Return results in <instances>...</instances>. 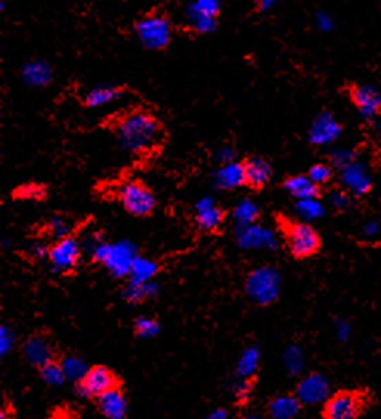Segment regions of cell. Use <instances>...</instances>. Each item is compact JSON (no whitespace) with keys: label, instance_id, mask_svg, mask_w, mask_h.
Listing matches in <instances>:
<instances>
[{"label":"cell","instance_id":"obj_1","mask_svg":"<svg viewBox=\"0 0 381 419\" xmlns=\"http://www.w3.org/2000/svg\"><path fill=\"white\" fill-rule=\"evenodd\" d=\"M119 144L132 154L152 150L163 139V127L154 115L135 110L124 115L115 125Z\"/></svg>","mask_w":381,"mask_h":419},{"label":"cell","instance_id":"obj_2","mask_svg":"<svg viewBox=\"0 0 381 419\" xmlns=\"http://www.w3.org/2000/svg\"><path fill=\"white\" fill-rule=\"evenodd\" d=\"M135 34L148 50H163L172 40V23L165 16L148 14L135 23Z\"/></svg>","mask_w":381,"mask_h":419},{"label":"cell","instance_id":"obj_3","mask_svg":"<svg viewBox=\"0 0 381 419\" xmlns=\"http://www.w3.org/2000/svg\"><path fill=\"white\" fill-rule=\"evenodd\" d=\"M284 235H286L288 251L296 259L312 257L321 248V237L310 224L288 222L284 226Z\"/></svg>","mask_w":381,"mask_h":419},{"label":"cell","instance_id":"obj_4","mask_svg":"<svg viewBox=\"0 0 381 419\" xmlns=\"http://www.w3.org/2000/svg\"><path fill=\"white\" fill-rule=\"evenodd\" d=\"M118 198L123 208L134 217H148L154 212L157 198L141 181L132 180L119 186Z\"/></svg>","mask_w":381,"mask_h":419},{"label":"cell","instance_id":"obj_5","mask_svg":"<svg viewBox=\"0 0 381 419\" xmlns=\"http://www.w3.org/2000/svg\"><path fill=\"white\" fill-rule=\"evenodd\" d=\"M281 288V276L279 272L273 268H259L253 271L246 278L245 289L248 296L254 302L261 303V305H268L275 302L279 296Z\"/></svg>","mask_w":381,"mask_h":419},{"label":"cell","instance_id":"obj_6","mask_svg":"<svg viewBox=\"0 0 381 419\" xmlns=\"http://www.w3.org/2000/svg\"><path fill=\"white\" fill-rule=\"evenodd\" d=\"M121 385L118 376L106 366L90 367L86 374L78 381L76 390L82 398H98L100 394L106 393L112 388Z\"/></svg>","mask_w":381,"mask_h":419},{"label":"cell","instance_id":"obj_7","mask_svg":"<svg viewBox=\"0 0 381 419\" xmlns=\"http://www.w3.org/2000/svg\"><path fill=\"white\" fill-rule=\"evenodd\" d=\"M95 259L117 277L129 274L135 260L132 249L126 245H102L95 251Z\"/></svg>","mask_w":381,"mask_h":419},{"label":"cell","instance_id":"obj_8","mask_svg":"<svg viewBox=\"0 0 381 419\" xmlns=\"http://www.w3.org/2000/svg\"><path fill=\"white\" fill-rule=\"evenodd\" d=\"M362 411V399L352 392H340L327 398L323 416L327 419H355Z\"/></svg>","mask_w":381,"mask_h":419},{"label":"cell","instance_id":"obj_9","mask_svg":"<svg viewBox=\"0 0 381 419\" xmlns=\"http://www.w3.org/2000/svg\"><path fill=\"white\" fill-rule=\"evenodd\" d=\"M48 259L51 265L59 271H70L80 262L81 246L75 237L65 235L58 239L51 248H48Z\"/></svg>","mask_w":381,"mask_h":419},{"label":"cell","instance_id":"obj_10","mask_svg":"<svg viewBox=\"0 0 381 419\" xmlns=\"http://www.w3.org/2000/svg\"><path fill=\"white\" fill-rule=\"evenodd\" d=\"M330 393L329 381L324 378L321 373H312L302 379L298 388H296V396L302 404L313 405L319 404L323 400H327Z\"/></svg>","mask_w":381,"mask_h":419},{"label":"cell","instance_id":"obj_11","mask_svg":"<svg viewBox=\"0 0 381 419\" xmlns=\"http://www.w3.org/2000/svg\"><path fill=\"white\" fill-rule=\"evenodd\" d=\"M54 345L50 341V337L42 336V334H33L28 337L22 345V355L25 359L32 363L33 367L39 368L44 366L45 362L54 359Z\"/></svg>","mask_w":381,"mask_h":419},{"label":"cell","instance_id":"obj_12","mask_svg":"<svg viewBox=\"0 0 381 419\" xmlns=\"http://www.w3.org/2000/svg\"><path fill=\"white\" fill-rule=\"evenodd\" d=\"M341 130L343 127L338 123L334 115L330 112H323L319 113L312 123L308 138H310V143L316 145L330 144L341 135Z\"/></svg>","mask_w":381,"mask_h":419},{"label":"cell","instance_id":"obj_13","mask_svg":"<svg viewBox=\"0 0 381 419\" xmlns=\"http://www.w3.org/2000/svg\"><path fill=\"white\" fill-rule=\"evenodd\" d=\"M350 98L362 118L372 119L381 112V93L372 86H360L350 90Z\"/></svg>","mask_w":381,"mask_h":419},{"label":"cell","instance_id":"obj_14","mask_svg":"<svg viewBox=\"0 0 381 419\" xmlns=\"http://www.w3.org/2000/svg\"><path fill=\"white\" fill-rule=\"evenodd\" d=\"M244 172H245V186L253 191H261L268 184L271 180V166L267 160L261 156H251L244 161Z\"/></svg>","mask_w":381,"mask_h":419},{"label":"cell","instance_id":"obj_15","mask_svg":"<svg viewBox=\"0 0 381 419\" xmlns=\"http://www.w3.org/2000/svg\"><path fill=\"white\" fill-rule=\"evenodd\" d=\"M343 183L346 184L355 195H365L372 187V178L369 175L367 169L361 163L352 161L347 166L343 167L341 173Z\"/></svg>","mask_w":381,"mask_h":419},{"label":"cell","instance_id":"obj_16","mask_svg":"<svg viewBox=\"0 0 381 419\" xmlns=\"http://www.w3.org/2000/svg\"><path fill=\"white\" fill-rule=\"evenodd\" d=\"M21 77L22 81L30 87H45L53 81L54 73L50 64L45 60H28V62L22 67L21 70Z\"/></svg>","mask_w":381,"mask_h":419},{"label":"cell","instance_id":"obj_17","mask_svg":"<svg viewBox=\"0 0 381 419\" xmlns=\"http://www.w3.org/2000/svg\"><path fill=\"white\" fill-rule=\"evenodd\" d=\"M100 411L108 419H123L127 415V403L121 387L112 388L96 398Z\"/></svg>","mask_w":381,"mask_h":419},{"label":"cell","instance_id":"obj_18","mask_svg":"<svg viewBox=\"0 0 381 419\" xmlns=\"http://www.w3.org/2000/svg\"><path fill=\"white\" fill-rule=\"evenodd\" d=\"M223 220H225V211L211 203L208 198L197 204L196 224L203 232H214L222 226Z\"/></svg>","mask_w":381,"mask_h":419},{"label":"cell","instance_id":"obj_19","mask_svg":"<svg viewBox=\"0 0 381 419\" xmlns=\"http://www.w3.org/2000/svg\"><path fill=\"white\" fill-rule=\"evenodd\" d=\"M284 189L298 200H312L321 195L319 184L313 183L308 175H295V177L287 178L284 181Z\"/></svg>","mask_w":381,"mask_h":419},{"label":"cell","instance_id":"obj_20","mask_svg":"<svg viewBox=\"0 0 381 419\" xmlns=\"http://www.w3.org/2000/svg\"><path fill=\"white\" fill-rule=\"evenodd\" d=\"M216 181L220 189H234V187L245 184L244 163H231L223 166L216 173Z\"/></svg>","mask_w":381,"mask_h":419},{"label":"cell","instance_id":"obj_21","mask_svg":"<svg viewBox=\"0 0 381 419\" xmlns=\"http://www.w3.org/2000/svg\"><path fill=\"white\" fill-rule=\"evenodd\" d=\"M298 396H279L268 404V415L275 419H292L301 410Z\"/></svg>","mask_w":381,"mask_h":419},{"label":"cell","instance_id":"obj_22","mask_svg":"<svg viewBox=\"0 0 381 419\" xmlns=\"http://www.w3.org/2000/svg\"><path fill=\"white\" fill-rule=\"evenodd\" d=\"M124 90L121 87H96L93 90H90V92L84 96L82 98V104L90 108L95 107H101L106 104H111L112 101L119 99L121 96H123Z\"/></svg>","mask_w":381,"mask_h":419},{"label":"cell","instance_id":"obj_23","mask_svg":"<svg viewBox=\"0 0 381 419\" xmlns=\"http://www.w3.org/2000/svg\"><path fill=\"white\" fill-rule=\"evenodd\" d=\"M157 271H159V266H157L154 262H150V260L146 259L135 257L129 272L130 285H144L149 278H152L157 274Z\"/></svg>","mask_w":381,"mask_h":419},{"label":"cell","instance_id":"obj_24","mask_svg":"<svg viewBox=\"0 0 381 419\" xmlns=\"http://www.w3.org/2000/svg\"><path fill=\"white\" fill-rule=\"evenodd\" d=\"M39 374L42 381L47 382L48 385H60L67 379L62 362H58L56 359L48 361L44 366L39 367Z\"/></svg>","mask_w":381,"mask_h":419},{"label":"cell","instance_id":"obj_25","mask_svg":"<svg viewBox=\"0 0 381 419\" xmlns=\"http://www.w3.org/2000/svg\"><path fill=\"white\" fill-rule=\"evenodd\" d=\"M220 13V0H192L189 7L186 10V17L192 19V17L198 16H208V17H217Z\"/></svg>","mask_w":381,"mask_h":419},{"label":"cell","instance_id":"obj_26","mask_svg":"<svg viewBox=\"0 0 381 419\" xmlns=\"http://www.w3.org/2000/svg\"><path fill=\"white\" fill-rule=\"evenodd\" d=\"M259 363V351L256 347L246 348L244 353H242L240 361L238 363V372L242 376H250L256 372Z\"/></svg>","mask_w":381,"mask_h":419},{"label":"cell","instance_id":"obj_27","mask_svg":"<svg viewBox=\"0 0 381 419\" xmlns=\"http://www.w3.org/2000/svg\"><path fill=\"white\" fill-rule=\"evenodd\" d=\"M296 211L299 212L301 217L307 218V220H314V218L323 217V214H324V208H323V204L318 202V198L298 200V204H296Z\"/></svg>","mask_w":381,"mask_h":419},{"label":"cell","instance_id":"obj_28","mask_svg":"<svg viewBox=\"0 0 381 419\" xmlns=\"http://www.w3.org/2000/svg\"><path fill=\"white\" fill-rule=\"evenodd\" d=\"M257 217H259L257 206L251 202H244L234 211L235 222H239L242 226H250V224L256 222Z\"/></svg>","mask_w":381,"mask_h":419},{"label":"cell","instance_id":"obj_29","mask_svg":"<svg viewBox=\"0 0 381 419\" xmlns=\"http://www.w3.org/2000/svg\"><path fill=\"white\" fill-rule=\"evenodd\" d=\"M134 331L138 337H154L160 333V324L150 318H138L134 322Z\"/></svg>","mask_w":381,"mask_h":419},{"label":"cell","instance_id":"obj_30","mask_svg":"<svg viewBox=\"0 0 381 419\" xmlns=\"http://www.w3.org/2000/svg\"><path fill=\"white\" fill-rule=\"evenodd\" d=\"M45 192H47L45 186L30 183L17 187V189L13 192V195L14 198L19 200H42L45 197Z\"/></svg>","mask_w":381,"mask_h":419},{"label":"cell","instance_id":"obj_31","mask_svg":"<svg viewBox=\"0 0 381 419\" xmlns=\"http://www.w3.org/2000/svg\"><path fill=\"white\" fill-rule=\"evenodd\" d=\"M191 23V28L198 34H208L216 32L217 28V17H208V16H198L187 19Z\"/></svg>","mask_w":381,"mask_h":419},{"label":"cell","instance_id":"obj_32","mask_svg":"<svg viewBox=\"0 0 381 419\" xmlns=\"http://www.w3.org/2000/svg\"><path fill=\"white\" fill-rule=\"evenodd\" d=\"M62 366L65 370V374H67V379H78L80 381L84 374H86V367H84V362L78 357H67V359L62 361Z\"/></svg>","mask_w":381,"mask_h":419},{"label":"cell","instance_id":"obj_33","mask_svg":"<svg viewBox=\"0 0 381 419\" xmlns=\"http://www.w3.org/2000/svg\"><path fill=\"white\" fill-rule=\"evenodd\" d=\"M308 177L313 181V183L316 184H324L327 183V181L334 177V171H332V167H329L327 164H314V166L310 167V171H308Z\"/></svg>","mask_w":381,"mask_h":419},{"label":"cell","instance_id":"obj_34","mask_svg":"<svg viewBox=\"0 0 381 419\" xmlns=\"http://www.w3.org/2000/svg\"><path fill=\"white\" fill-rule=\"evenodd\" d=\"M286 363L287 368L292 373H298L299 370L302 368V353L299 348L296 347H290L286 353Z\"/></svg>","mask_w":381,"mask_h":419},{"label":"cell","instance_id":"obj_35","mask_svg":"<svg viewBox=\"0 0 381 419\" xmlns=\"http://www.w3.org/2000/svg\"><path fill=\"white\" fill-rule=\"evenodd\" d=\"M314 23H316V28L323 33H329L335 28V19L334 16L327 11H318L316 16H314Z\"/></svg>","mask_w":381,"mask_h":419},{"label":"cell","instance_id":"obj_36","mask_svg":"<svg viewBox=\"0 0 381 419\" xmlns=\"http://www.w3.org/2000/svg\"><path fill=\"white\" fill-rule=\"evenodd\" d=\"M50 228L53 235H56L58 239H62V237L69 235V228L67 223H65L60 217H54L53 220L50 222Z\"/></svg>","mask_w":381,"mask_h":419},{"label":"cell","instance_id":"obj_37","mask_svg":"<svg viewBox=\"0 0 381 419\" xmlns=\"http://www.w3.org/2000/svg\"><path fill=\"white\" fill-rule=\"evenodd\" d=\"M334 163L336 164V166H341V167H344V166H347L349 163H352L354 160H352V154H350V152H347V150H341V152H336V154H334Z\"/></svg>","mask_w":381,"mask_h":419},{"label":"cell","instance_id":"obj_38","mask_svg":"<svg viewBox=\"0 0 381 419\" xmlns=\"http://www.w3.org/2000/svg\"><path fill=\"white\" fill-rule=\"evenodd\" d=\"M0 341H2V355H3L7 353L11 347V344H13V333L10 331L8 326H2V337H0Z\"/></svg>","mask_w":381,"mask_h":419},{"label":"cell","instance_id":"obj_39","mask_svg":"<svg viewBox=\"0 0 381 419\" xmlns=\"http://www.w3.org/2000/svg\"><path fill=\"white\" fill-rule=\"evenodd\" d=\"M380 230H381V226H380V223H377V222H369L365 228H362V234H365L367 239H372V237H375V235H378L380 234Z\"/></svg>","mask_w":381,"mask_h":419},{"label":"cell","instance_id":"obj_40","mask_svg":"<svg viewBox=\"0 0 381 419\" xmlns=\"http://www.w3.org/2000/svg\"><path fill=\"white\" fill-rule=\"evenodd\" d=\"M332 203H334L338 209H344L349 204V198L341 192H335L332 195Z\"/></svg>","mask_w":381,"mask_h":419},{"label":"cell","instance_id":"obj_41","mask_svg":"<svg viewBox=\"0 0 381 419\" xmlns=\"http://www.w3.org/2000/svg\"><path fill=\"white\" fill-rule=\"evenodd\" d=\"M277 2L279 0H257V10L262 11V13H267V11H271L276 7Z\"/></svg>","mask_w":381,"mask_h":419},{"label":"cell","instance_id":"obj_42","mask_svg":"<svg viewBox=\"0 0 381 419\" xmlns=\"http://www.w3.org/2000/svg\"><path fill=\"white\" fill-rule=\"evenodd\" d=\"M336 330H338V337H340L341 341H346L350 333V326L346 324V322H338Z\"/></svg>","mask_w":381,"mask_h":419},{"label":"cell","instance_id":"obj_43","mask_svg":"<svg viewBox=\"0 0 381 419\" xmlns=\"http://www.w3.org/2000/svg\"><path fill=\"white\" fill-rule=\"evenodd\" d=\"M208 418H214V419H220V418H228V411L225 409H219L217 411L209 413Z\"/></svg>","mask_w":381,"mask_h":419},{"label":"cell","instance_id":"obj_44","mask_svg":"<svg viewBox=\"0 0 381 419\" xmlns=\"http://www.w3.org/2000/svg\"><path fill=\"white\" fill-rule=\"evenodd\" d=\"M378 133H380V136H381V119H380V123H378Z\"/></svg>","mask_w":381,"mask_h":419}]
</instances>
